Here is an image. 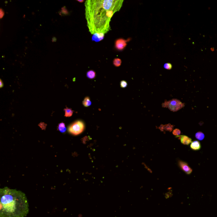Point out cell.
Masks as SVG:
<instances>
[{"mask_svg":"<svg viewBox=\"0 0 217 217\" xmlns=\"http://www.w3.org/2000/svg\"><path fill=\"white\" fill-rule=\"evenodd\" d=\"M123 0H88L85 3V16L89 31L106 34L111 29L110 22L120 10Z\"/></svg>","mask_w":217,"mask_h":217,"instance_id":"6da1fadb","label":"cell"},{"mask_svg":"<svg viewBox=\"0 0 217 217\" xmlns=\"http://www.w3.org/2000/svg\"><path fill=\"white\" fill-rule=\"evenodd\" d=\"M0 217H25L29 212L25 193L5 187L0 189Z\"/></svg>","mask_w":217,"mask_h":217,"instance_id":"7a4b0ae2","label":"cell"},{"mask_svg":"<svg viewBox=\"0 0 217 217\" xmlns=\"http://www.w3.org/2000/svg\"><path fill=\"white\" fill-rule=\"evenodd\" d=\"M85 125L81 121H77L71 124L68 128V131L73 135H78L82 133L85 130Z\"/></svg>","mask_w":217,"mask_h":217,"instance_id":"3957f363","label":"cell"},{"mask_svg":"<svg viewBox=\"0 0 217 217\" xmlns=\"http://www.w3.org/2000/svg\"><path fill=\"white\" fill-rule=\"evenodd\" d=\"M163 107H167L170 111L176 112L185 106V104L176 99L165 101L163 103Z\"/></svg>","mask_w":217,"mask_h":217,"instance_id":"277c9868","label":"cell"},{"mask_svg":"<svg viewBox=\"0 0 217 217\" xmlns=\"http://www.w3.org/2000/svg\"><path fill=\"white\" fill-rule=\"evenodd\" d=\"M127 40L123 38H119L115 41V47L119 51H123L127 46Z\"/></svg>","mask_w":217,"mask_h":217,"instance_id":"5b68a950","label":"cell"},{"mask_svg":"<svg viewBox=\"0 0 217 217\" xmlns=\"http://www.w3.org/2000/svg\"><path fill=\"white\" fill-rule=\"evenodd\" d=\"M179 165L181 169L187 174H190L192 172V169L189 167L187 163L180 160L179 161Z\"/></svg>","mask_w":217,"mask_h":217,"instance_id":"8992f818","label":"cell"},{"mask_svg":"<svg viewBox=\"0 0 217 217\" xmlns=\"http://www.w3.org/2000/svg\"><path fill=\"white\" fill-rule=\"evenodd\" d=\"M177 137H179L181 142L183 145H189L190 143H191L192 142V139L188 137L187 136L181 135L178 136H176Z\"/></svg>","mask_w":217,"mask_h":217,"instance_id":"52a82bcc","label":"cell"},{"mask_svg":"<svg viewBox=\"0 0 217 217\" xmlns=\"http://www.w3.org/2000/svg\"><path fill=\"white\" fill-rule=\"evenodd\" d=\"M104 35L105 34L103 33H95L92 35V40L94 41L98 42L104 39Z\"/></svg>","mask_w":217,"mask_h":217,"instance_id":"ba28073f","label":"cell"},{"mask_svg":"<svg viewBox=\"0 0 217 217\" xmlns=\"http://www.w3.org/2000/svg\"><path fill=\"white\" fill-rule=\"evenodd\" d=\"M190 146L193 150H194V151H198L201 149V143L199 141L195 140L191 142Z\"/></svg>","mask_w":217,"mask_h":217,"instance_id":"9c48e42d","label":"cell"},{"mask_svg":"<svg viewBox=\"0 0 217 217\" xmlns=\"http://www.w3.org/2000/svg\"><path fill=\"white\" fill-rule=\"evenodd\" d=\"M87 76L89 79H94L96 78V73L93 70H90L87 72Z\"/></svg>","mask_w":217,"mask_h":217,"instance_id":"30bf717a","label":"cell"},{"mask_svg":"<svg viewBox=\"0 0 217 217\" xmlns=\"http://www.w3.org/2000/svg\"><path fill=\"white\" fill-rule=\"evenodd\" d=\"M83 104L85 107H88L91 105V101L89 97H86L83 101Z\"/></svg>","mask_w":217,"mask_h":217,"instance_id":"8fae6325","label":"cell"},{"mask_svg":"<svg viewBox=\"0 0 217 217\" xmlns=\"http://www.w3.org/2000/svg\"><path fill=\"white\" fill-rule=\"evenodd\" d=\"M58 129L61 132L65 133L66 131V127L65 126L64 123H61L59 124Z\"/></svg>","mask_w":217,"mask_h":217,"instance_id":"7c38bea8","label":"cell"},{"mask_svg":"<svg viewBox=\"0 0 217 217\" xmlns=\"http://www.w3.org/2000/svg\"><path fill=\"white\" fill-rule=\"evenodd\" d=\"M195 138L198 139V140H202L204 139L205 137V135H204V134L202 133L201 131H199L198 132L196 133L195 134Z\"/></svg>","mask_w":217,"mask_h":217,"instance_id":"4fadbf2b","label":"cell"},{"mask_svg":"<svg viewBox=\"0 0 217 217\" xmlns=\"http://www.w3.org/2000/svg\"><path fill=\"white\" fill-rule=\"evenodd\" d=\"M64 111H65V117H70L73 115V111L71 108H66L64 109Z\"/></svg>","mask_w":217,"mask_h":217,"instance_id":"5bb4252c","label":"cell"},{"mask_svg":"<svg viewBox=\"0 0 217 217\" xmlns=\"http://www.w3.org/2000/svg\"><path fill=\"white\" fill-rule=\"evenodd\" d=\"M122 63V60L118 58H116L113 60V64L115 66L119 67L121 66Z\"/></svg>","mask_w":217,"mask_h":217,"instance_id":"9a60e30c","label":"cell"},{"mask_svg":"<svg viewBox=\"0 0 217 217\" xmlns=\"http://www.w3.org/2000/svg\"><path fill=\"white\" fill-rule=\"evenodd\" d=\"M164 68L165 69L170 70L172 68V65L170 63H165L164 65Z\"/></svg>","mask_w":217,"mask_h":217,"instance_id":"2e32d148","label":"cell"},{"mask_svg":"<svg viewBox=\"0 0 217 217\" xmlns=\"http://www.w3.org/2000/svg\"><path fill=\"white\" fill-rule=\"evenodd\" d=\"M127 82L126 81L122 80L120 82V86L121 88H124L126 87L127 86Z\"/></svg>","mask_w":217,"mask_h":217,"instance_id":"e0dca14e","label":"cell"},{"mask_svg":"<svg viewBox=\"0 0 217 217\" xmlns=\"http://www.w3.org/2000/svg\"><path fill=\"white\" fill-rule=\"evenodd\" d=\"M173 135H174L178 136L180 135V134H181V131H180L179 129H174L173 131Z\"/></svg>","mask_w":217,"mask_h":217,"instance_id":"ac0fdd59","label":"cell"},{"mask_svg":"<svg viewBox=\"0 0 217 217\" xmlns=\"http://www.w3.org/2000/svg\"><path fill=\"white\" fill-rule=\"evenodd\" d=\"M4 15V12L2 9H0V18L2 19Z\"/></svg>","mask_w":217,"mask_h":217,"instance_id":"d6986e66","label":"cell"},{"mask_svg":"<svg viewBox=\"0 0 217 217\" xmlns=\"http://www.w3.org/2000/svg\"><path fill=\"white\" fill-rule=\"evenodd\" d=\"M3 87V83L2 80L1 79H0V87L2 88Z\"/></svg>","mask_w":217,"mask_h":217,"instance_id":"ffe728a7","label":"cell"},{"mask_svg":"<svg viewBox=\"0 0 217 217\" xmlns=\"http://www.w3.org/2000/svg\"><path fill=\"white\" fill-rule=\"evenodd\" d=\"M77 1H78V2H79L82 3L83 2H84V0H82V1H80V0H77Z\"/></svg>","mask_w":217,"mask_h":217,"instance_id":"44dd1931","label":"cell"}]
</instances>
